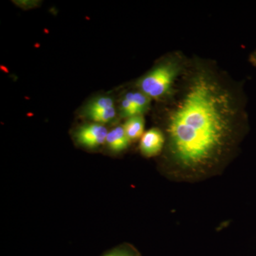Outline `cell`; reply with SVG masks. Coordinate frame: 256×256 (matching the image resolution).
<instances>
[{
  "label": "cell",
  "instance_id": "cell-1",
  "mask_svg": "<svg viewBox=\"0 0 256 256\" xmlns=\"http://www.w3.org/2000/svg\"><path fill=\"white\" fill-rule=\"evenodd\" d=\"M164 100L168 153L178 168L208 169L233 149L242 105L232 79L214 64L186 60Z\"/></svg>",
  "mask_w": 256,
  "mask_h": 256
},
{
  "label": "cell",
  "instance_id": "cell-2",
  "mask_svg": "<svg viewBox=\"0 0 256 256\" xmlns=\"http://www.w3.org/2000/svg\"><path fill=\"white\" fill-rule=\"evenodd\" d=\"M186 60L175 54L163 60L138 82L140 92L150 99L164 100L172 92Z\"/></svg>",
  "mask_w": 256,
  "mask_h": 256
},
{
  "label": "cell",
  "instance_id": "cell-3",
  "mask_svg": "<svg viewBox=\"0 0 256 256\" xmlns=\"http://www.w3.org/2000/svg\"><path fill=\"white\" fill-rule=\"evenodd\" d=\"M107 129L100 124H86L76 132L78 142L88 148H95L104 144L107 138Z\"/></svg>",
  "mask_w": 256,
  "mask_h": 256
},
{
  "label": "cell",
  "instance_id": "cell-4",
  "mask_svg": "<svg viewBox=\"0 0 256 256\" xmlns=\"http://www.w3.org/2000/svg\"><path fill=\"white\" fill-rule=\"evenodd\" d=\"M165 140L164 133L159 128H152L141 138L140 144L141 152L146 158L158 156L164 146Z\"/></svg>",
  "mask_w": 256,
  "mask_h": 256
},
{
  "label": "cell",
  "instance_id": "cell-5",
  "mask_svg": "<svg viewBox=\"0 0 256 256\" xmlns=\"http://www.w3.org/2000/svg\"><path fill=\"white\" fill-rule=\"evenodd\" d=\"M106 142L111 150L120 152L129 146L130 140L126 134L124 126H118L108 132Z\"/></svg>",
  "mask_w": 256,
  "mask_h": 256
},
{
  "label": "cell",
  "instance_id": "cell-6",
  "mask_svg": "<svg viewBox=\"0 0 256 256\" xmlns=\"http://www.w3.org/2000/svg\"><path fill=\"white\" fill-rule=\"evenodd\" d=\"M130 140H136L144 134V120L142 116L129 118L124 126Z\"/></svg>",
  "mask_w": 256,
  "mask_h": 256
},
{
  "label": "cell",
  "instance_id": "cell-7",
  "mask_svg": "<svg viewBox=\"0 0 256 256\" xmlns=\"http://www.w3.org/2000/svg\"><path fill=\"white\" fill-rule=\"evenodd\" d=\"M124 98L129 100L134 106L140 114L146 112L150 105L151 99L141 92H132L126 94Z\"/></svg>",
  "mask_w": 256,
  "mask_h": 256
},
{
  "label": "cell",
  "instance_id": "cell-8",
  "mask_svg": "<svg viewBox=\"0 0 256 256\" xmlns=\"http://www.w3.org/2000/svg\"><path fill=\"white\" fill-rule=\"evenodd\" d=\"M86 112L88 117L98 124H107V122H110L116 116L114 107L86 110Z\"/></svg>",
  "mask_w": 256,
  "mask_h": 256
},
{
  "label": "cell",
  "instance_id": "cell-9",
  "mask_svg": "<svg viewBox=\"0 0 256 256\" xmlns=\"http://www.w3.org/2000/svg\"><path fill=\"white\" fill-rule=\"evenodd\" d=\"M114 107V101L110 97L102 96L92 100L88 106L86 110H97V109L109 108Z\"/></svg>",
  "mask_w": 256,
  "mask_h": 256
},
{
  "label": "cell",
  "instance_id": "cell-10",
  "mask_svg": "<svg viewBox=\"0 0 256 256\" xmlns=\"http://www.w3.org/2000/svg\"><path fill=\"white\" fill-rule=\"evenodd\" d=\"M120 111L122 116L124 117L128 118L134 117V116H141L138 112L137 109L134 108V106L129 100L124 98L121 100Z\"/></svg>",
  "mask_w": 256,
  "mask_h": 256
},
{
  "label": "cell",
  "instance_id": "cell-11",
  "mask_svg": "<svg viewBox=\"0 0 256 256\" xmlns=\"http://www.w3.org/2000/svg\"><path fill=\"white\" fill-rule=\"evenodd\" d=\"M105 256H137L134 255L132 252H128V250H114L110 252V254H107Z\"/></svg>",
  "mask_w": 256,
  "mask_h": 256
},
{
  "label": "cell",
  "instance_id": "cell-12",
  "mask_svg": "<svg viewBox=\"0 0 256 256\" xmlns=\"http://www.w3.org/2000/svg\"><path fill=\"white\" fill-rule=\"evenodd\" d=\"M252 62H254V64L256 65V52L255 54H254V55L252 56Z\"/></svg>",
  "mask_w": 256,
  "mask_h": 256
}]
</instances>
